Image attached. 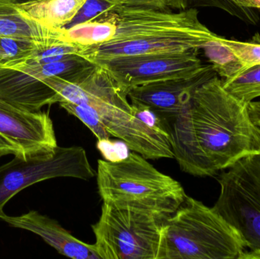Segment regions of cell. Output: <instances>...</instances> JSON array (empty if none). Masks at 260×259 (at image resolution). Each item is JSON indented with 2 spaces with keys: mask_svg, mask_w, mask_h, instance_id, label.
Listing matches in <instances>:
<instances>
[{
  "mask_svg": "<svg viewBox=\"0 0 260 259\" xmlns=\"http://www.w3.org/2000/svg\"><path fill=\"white\" fill-rule=\"evenodd\" d=\"M174 158L180 170L212 176L260 152L258 127L247 104L224 90L217 75L200 85L169 127Z\"/></svg>",
  "mask_w": 260,
  "mask_h": 259,
  "instance_id": "6da1fadb",
  "label": "cell"
},
{
  "mask_svg": "<svg viewBox=\"0 0 260 259\" xmlns=\"http://www.w3.org/2000/svg\"><path fill=\"white\" fill-rule=\"evenodd\" d=\"M47 82L57 94L58 103L88 105L111 136L120 138L132 152L148 160L174 158L169 133L136 117L127 94L102 65L94 62L73 80L54 76Z\"/></svg>",
  "mask_w": 260,
  "mask_h": 259,
  "instance_id": "7a4b0ae2",
  "label": "cell"
},
{
  "mask_svg": "<svg viewBox=\"0 0 260 259\" xmlns=\"http://www.w3.org/2000/svg\"><path fill=\"white\" fill-rule=\"evenodd\" d=\"M115 13L114 38L88 47L82 56L94 62L116 56L201 50L218 36L200 21L196 9L174 13L123 6Z\"/></svg>",
  "mask_w": 260,
  "mask_h": 259,
  "instance_id": "3957f363",
  "label": "cell"
},
{
  "mask_svg": "<svg viewBox=\"0 0 260 259\" xmlns=\"http://www.w3.org/2000/svg\"><path fill=\"white\" fill-rule=\"evenodd\" d=\"M96 172L104 203L145 211L165 220L187 197L178 181L157 170L136 152L120 161L99 160Z\"/></svg>",
  "mask_w": 260,
  "mask_h": 259,
  "instance_id": "277c9868",
  "label": "cell"
},
{
  "mask_svg": "<svg viewBox=\"0 0 260 259\" xmlns=\"http://www.w3.org/2000/svg\"><path fill=\"white\" fill-rule=\"evenodd\" d=\"M237 231L214 209L187 196L164 223L157 259H241Z\"/></svg>",
  "mask_w": 260,
  "mask_h": 259,
  "instance_id": "5b68a950",
  "label": "cell"
},
{
  "mask_svg": "<svg viewBox=\"0 0 260 259\" xmlns=\"http://www.w3.org/2000/svg\"><path fill=\"white\" fill-rule=\"evenodd\" d=\"M218 182L213 208L241 237L245 249L241 259H260V152L237 161Z\"/></svg>",
  "mask_w": 260,
  "mask_h": 259,
  "instance_id": "8992f818",
  "label": "cell"
},
{
  "mask_svg": "<svg viewBox=\"0 0 260 259\" xmlns=\"http://www.w3.org/2000/svg\"><path fill=\"white\" fill-rule=\"evenodd\" d=\"M165 220L154 214L104 203L92 225L101 259H157Z\"/></svg>",
  "mask_w": 260,
  "mask_h": 259,
  "instance_id": "52a82bcc",
  "label": "cell"
},
{
  "mask_svg": "<svg viewBox=\"0 0 260 259\" xmlns=\"http://www.w3.org/2000/svg\"><path fill=\"white\" fill-rule=\"evenodd\" d=\"M96 174L86 152L79 146H58L48 155L14 156L0 166V211L15 195L34 184L58 177L89 180Z\"/></svg>",
  "mask_w": 260,
  "mask_h": 259,
  "instance_id": "ba28073f",
  "label": "cell"
},
{
  "mask_svg": "<svg viewBox=\"0 0 260 259\" xmlns=\"http://www.w3.org/2000/svg\"><path fill=\"white\" fill-rule=\"evenodd\" d=\"M94 62L82 56L43 64L0 68V98L30 111L57 103V94L47 84L53 76L71 80Z\"/></svg>",
  "mask_w": 260,
  "mask_h": 259,
  "instance_id": "9c48e42d",
  "label": "cell"
},
{
  "mask_svg": "<svg viewBox=\"0 0 260 259\" xmlns=\"http://www.w3.org/2000/svg\"><path fill=\"white\" fill-rule=\"evenodd\" d=\"M200 50L116 56L94 62L108 70L127 94L139 85L198 74L206 66L199 58Z\"/></svg>",
  "mask_w": 260,
  "mask_h": 259,
  "instance_id": "30bf717a",
  "label": "cell"
},
{
  "mask_svg": "<svg viewBox=\"0 0 260 259\" xmlns=\"http://www.w3.org/2000/svg\"><path fill=\"white\" fill-rule=\"evenodd\" d=\"M0 134L24 158L48 155L57 149L53 121L48 112L30 111L0 98Z\"/></svg>",
  "mask_w": 260,
  "mask_h": 259,
  "instance_id": "8fae6325",
  "label": "cell"
},
{
  "mask_svg": "<svg viewBox=\"0 0 260 259\" xmlns=\"http://www.w3.org/2000/svg\"><path fill=\"white\" fill-rule=\"evenodd\" d=\"M212 65L196 76L168 79L134 87L128 91L131 103L141 105L152 111L168 126L190 103L197 88L215 76Z\"/></svg>",
  "mask_w": 260,
  "mask_h": 259,
  "instance_id": "7c38bea8",
  "label": "cell"
},
{
  "mask_svg": "<svg viewBox=\"0 0 260 259\" xmlns=\"http://www.w3.org/2000/svg\"><path fill=\"white\" fill-rule=\"evenodd\" d=\"M0 219L9 226L33 233L59 254L73 259H101L94 245L83 243L64 229L56 220L30 211L18 216L0 211Z\"/></svg>",
  "mask_w": 260,
  "mask_h": 259,
  "instance_id": "4fadbf2b",
  "label": "cell"
},
{
  "mask_svg": "<svg viewBox=\"0 0 260 259\" xmlns=\"http://www.w3.org/2000/svg\"><path fill=\"white\" fill-rule=\"evenodd\" d=\"M0 36L25 38L47 44L71 41L65 28L47 27L35 21L15 0H0Z\"/></svg>",
  "mask_w": 260,
  "mask_h": 259,
  "instance_id": "5bb4252c",
  "label": "cell"
},
{
  "mask_svg": "<svg viewBox=\"0 0 260 259\" xmlns=\"http://www.w3.org/2000/svg\"><path fill=\"white\" fill-rule=\"evenodd\" d=\"M85 0H32L18 3L30 18L47 27L66 28Z\"/></svg>",
  "mask_w": 260,
  "mask_h": 259,
  "instance_id": "9a60e30c",
  "label": "cell"
},
{
  "mask_svg": "<svg viewBox=\"0 0 260 259\" xmlns=\"http://www.w3.org/2000/svg\"><path fill=\"white\" fill-rule=\"evenodd\" d=\"M55 44H44L25 38L0 36V68L20 66L38 50Z\"/></svg>",
  "mask_w": 260,
  "mask_h": 259,
  "instance_id": "2e32d148",
  "label": "cell"
},
{
  "mask_svg": "<svg viewBox=\"0 0 260 259\" xmlns=\"http://www.w3.org/2000/svg\"><path fill=\"white\" fill-rule=\"evenodd\" d=\"M201 50L209 59L217 75L230 80L244 71V67L235 53L224 44L222 36L208 42Z\"/></svg>",
  "mask_w": 260,
  "mask_h": 259,
  "instance_id": "e0dca14e",
  "label": "cell"
},
{
  "mask_svg": "<svg viewBox=\"0 0 260 259\" xmlns=\"http://www.w3.org/2000/svg\"><path fill=\"white\" fill-rule=\"evenodd\" d=\"M73 42L90 47L111 41L117 30L116 13L104 21H91L66 29Z\"/></svg>",
  "mask_w": 260,
  "mask_h": 259,
  "instance_id": "ac0fdd59",
  "label": "cell"
},
{
  "mask_svg": "<svg viewBox=\"0 0 260 259\" xmlns=\"http://www.w3.org/2000/svg\"><path fill=\"white\" fill-rule=\"evenodd\" d=\"M168 6L177 10L210 7L221 9L247 24L256 25L259 16L255 9L241 6L240 0H169Z\"/></svg>",
  "mask_w": 260,
  "mask_h": 259,
  "instance_id": "d6986e66",
  "label": "cell"
},
{
  "mask_svg": "<svg viewBox=\"0 0 260 259\" xmlns=\"http://www.w3.org/2000/svg\"><path fill=\"white\" fill-rule=\"evenodd\" d=\"M224 90L242 103L248 104L260 97V65L243 71L230 80H222Z\"/></svg>",
  "mask_w": 260,
  "mask_h": 259,
  "instance_id": "ffe728a7",
  "label": "cell"
},
{
  "mask_svg": "<svg viewBox=\"0 0 260 259\" xmlns=\"http://www.w3.org/2000/svg\"><path fill=\"white\" fill-rule=\"evenodd\" d=\"M123 6V0H85L77 15L65 29L91 21H106Z\"/></svg>",
  "mask_w": 260,
  "mask_h": 259,
  "instance_id": "44dd1931",
  "label": "cell"
},
{
  "mask_svg": "<svg viewBox=\"0 0 260 259\" xmlns=\"http://www.w3.org/2000/svg\"><path fill=\"white\" fill-rule=\"evenodd\" d=\"M59 106L70 115L82 121L91 131L98 140H108L111 137L95 110L86 104H78L71 102H61Z\"/></svg>",
  "mask_w": 260,
  "mask_h": 259,
  "instance_id": "7402d4cb",
  "label": "cell"
},
{
  "mask_svg": "<svg viewBox=\"0 0 260 259\" xmlns=\"http://www.w3.org/2000/svg\"><path fill=\"white\" fill-rule=\"evenodd\" d=\"M224 44L232 50L242 64L244 70L260 65V34L256 33L245 42L223 38Z\"/></svg>",
  "mask_w": 260,
  "mask_h": 259,
  "instance_id": "603a6c76",
  "label": "cell"
},
{
  "mask_svg": "<svg viewBox=\"0 0 260 259\" xmlns=\"http://www.w3.org/2000/svg\"><path fill=\"white\" fill-rule=\"evenodd\" d=\"M126 144H114L113 141L108 140H98V149L102 155L108 161H117L123 159L126 157L123 156L126 153V150H122L126 147Z\"/></svg>",
  "mask_w": 260,
  "mask_h": 259,
  "instance_id": "cb8c5ba5",
  "label": "cell"
},
{
  "mask_svg": "<svg viewBox=\"0 0 260 259\" xmlns=\"http://www.w3.org/2000/svg\"><path fill=\"white\" fill-rule=\"evenodd\" d=\"M123 5L129 7L145 8L159 11H170L169 0H123Z\"/></svg>",
  "mask_w": 260,
  "mask_h": 259,
  "instance_id": "d4e9b609",
  "label": "cell"
},
{
  "mask_svg": "<svg viewBox=\"0 0 260 259\" xmlns=\"http://www.w3.org/2000/svg\"><path fill=\"white\" fill-rule=\"evenodd\" d=\"M9 155L19 156L18 151L17 150L15 145L6 137L0 134V160L3 157Z\"/></svg>",
  "mask_w": 260,
  "mask_h": 259,
  "instance_id": "484cf974",
  "label": "cell"
},
{
  "mask_svg": "<svg viewBox=\"0 0 260 259\" xmlns=\"http://www.w3.org/2000/svg\"><path fill=\"white\" fill-rule=\"evenodd\" d=\"M250 118L257 127L260 128V101H252L247 104Z\"/></svg>",
  "mask_w": 260,
  "mask_h": 259,
  "instance_id": "4316f807",
  "label": "cell"
},
{
  "mask_svg": "<svg viewBox=\"0 0 260 259\" xmlns=\"http://www.w3.org/2000/svg\"><path fill=\"white\" fill-rule=\"evenodd\" d=\"M240 3L244 7L260 10V0H240Z\"/></svg>",
  "mask_w": 260,
  "mask_h": 259,
  "instance_id": "83f0119b",
  "label": "cell"
},
{
  "mask_svg": "<svg viewBox=\"0 0 260 259\" xmlns=\"http://www.w3.org/2000/svg\"><path fill=\"white\" fill-rule=\"evenodd\" d=\"M18 3H24V2L32 1V0H15Z\"/></svg>",
  "mask_w": 260,
  "mask_h": 259,
  "instance_id": "f1b7e54d",
  "label": "cell"
}]
</instances>
